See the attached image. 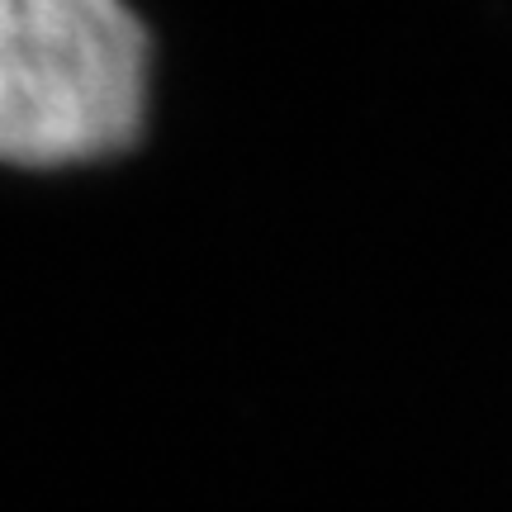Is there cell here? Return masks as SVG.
<instances>
[{
	"instance_id": "6da1fadb",
	"label": "cell",
	"mask_w": 512,
	"mask_h": 512,
	"mask_svg": "<svg viewBox=\"0 0 512 512\" xmlns=\"http://www.w3.org/2000/svg\"><path fill=\"white\" fill-rule=\"evenodd\" d=\"M162 86L143 0H0V176L53 181L128 162Z\"/></svg>"
}]
</instances>
